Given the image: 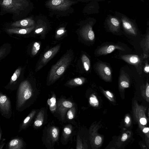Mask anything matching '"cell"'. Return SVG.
Masks as SVG:
<instances>
[{
  "mask_svg": "<svg viewBox=\"0 0 149 149\" xmlns=\"http://www.w3.org/2000/svg\"><path fill=\"white\" fill-rule=\"evenodd\" d=\"M11 48V45L8 43H4L0 47V61L9 54Z\"/></svg>",
  "mask_w": 149,
  "mask_h": 149,
  "instance_id": "cell-13",
  "label": "cell"
},
{
  "mask_svg": "<svg viewBox=\"0 0 149 149\" xmlns=\"http://www.w3.org/2000/svg\"><path fill=\"white\" fill-rule=\"evenodd\" d=\"M84 81V78L78 77L71 80L69 83L71 84L81 85L83 84Z\"/></svg>",
  "mask_w": 149,
  "mask_h": 149,
  "instance_id": "cell-18",
  "label": "cell"
},
{
  "mask_svg": "<svg viewBox=\"0 0 149 149\" xmlns=\"http://www.w3.org/2000/svg\"><path fill=\"white\" fill-rule=\"evenodd\" d=\"M120 84L121 86L128 88L129 86L128 76L125 73H122L120 77Z\"/></svg>",
  "mask_w": 149,
  "mask_h": 149,
  "instance_id": "cell-15",
  "label": "cell"
},
{
  "mask_svg": "<svg viewBox=\"0 0 149 149\" xmlns=\"http://www.w3.org/2000/svg\"><path fill=\"white\" fill-rule=\"evenodd\" d=\"M40 48V45L39 43L35 42L33 44L31 50V53L32 55H36L39 51Z\"/></svg>",
  "mask_w": 149,
  "mask_h": 149,
  "instance_id": "cell-19",
  "label": "cell"
},
{
  "mask_svg": "<svg viewBox=\"0 0 149 149\" xmlns=\"http://www.w3.org/2000/svg\"><path fill=\"white\" fill-rule=\"evenodd\" d=\"M130 120L128 116H126L125 118V122L127 123H128Z\"/></svg>",
  "mask_w": 149,
  "mask_h": 149,
  "instance_id": "cell-39",
  "label": "cell"
},
{
  "mask_svg": "<svg viewBox=\"0 0 149 149\" xmlns=\"http://www.w3.org/2000/svg\"><path fill=\"white\" fill-rule=\"evenodd\" d=\"M43 30L42 28H39L35 30V32L36 33H41Z\"/></svg>",
  "mask_w": 149,
  "mask_h": 149,
  "instance_id": "cell-35",
  "label": "cell"
},
{
  "mask_svg": "<svg viewBox=\"0 0 149 149\" xmlns=\"http://www.w3.org/2000/svg\"><path fill=\"white\" fill-rule=\"evenodd\" d=\"M60 47V44H58L51 48L44 54L37 66V71L45 65L54 57L59 50Z\"/></svg>",
  "mask_w": 149,
  "mask_h": 149,
  "instance_id": "cell-8",
  "label": "cell"
},
{
  "mask_svg": "<svg viewBox=\"0 0 149 149\" xmlns=\"http://www.w3.org/2000/svg\"><path fill=\"white\" fill-rule=\"evenodd\" d=\"M86 24L82 28L80 31L81 37L88 41L93 40L95 37V34L93 30L92 27L96 22L95 18H91Z\"/></svg>",
  "mask_w": 149,
  "mask_h": 149,
  "instance_id": "cell-5",
  "label": "cell"
},
{
  "mask_svg": "<svg viewBox=\"0 0 149 149\" xmlns=\"http://www.w3.org/2000/svg\"><path fill=\"white\" fill-rule=\"evenodd\" d=\"M5 140V139H3V140L1 141L0 143V149H3L4 145L5 144V143L3 142V141Z\"/></svg>",
  "mask_w": 149,
  "mask_h": 149,
  "instance_id": "cell-31",
  "label": "cell"
},
{
  "mask_svg": "<svg viewBox=\"0 0 149 149\" xmlns=\"http://www.w3.org/2000/svg\"><path fill=\"white\" fill-rule=\"evenodd\" d=\"M52 134L54 138H56L57 136L58 132L57 129L55 128L53 129L52 131Z\"/></svg>",
  "mask_w": 149,
  "mask_h": 149,
  "instance_id": "cell-23",
  "label": "cell"
},
{
  "mask_svg": "<svg viewBox=\"0 0 149 149\" xmlns=\"http://www.w3.org/2000/svg\"><path fill=\"white\" fill-rule=\"evenodd\" d=\"M62 104L64 107L68 108H71L72 106L71 103L69 101H64L63 102Z\"/></svg>",
  "mask_w": 149,
  "mask_h": 149,
  "instance_id": "cell-20",
  "label": "cell"
},
{
  "mask_svg": "<svg viewBox=\"0 0 149 149\" xmlns=\"http://www.w3.org/2000/svg\"><path fill=\"white\" fill-rule=\"evenodd\" d=\"M140 122L141 124L143 125H145L147 123V121L146 119L143 118L140 119Z\"/></svg>",
  "mask_w": 149,
  "mask_h": 149,
  "instance_id": "cell-28",
  "label": "cell"
},
{
  "mask_svg": "<svg viewBox=\"0 0 149 149\" xmlns=\"http://www.w3.org/2000/svg\"><path fill=\"white\" fill-rule=\"evenodd\" d=\"M22 72V68L21 67L19 66L13 73L9 83L4 87L5 88L10 91L17 90L20 84L22 81L20 77Z\"/></svg>",
  "mask_w": 149,
  "mask_h": 149,
  "instance_id": "cell-6",
  "label": "cell"
},
{
  "mask_svg": "<svg viewBox=\"0 0 149 149\" xmlns=\"http://www.w3.org/2000/svg\"><path fill=\"white\" fill-rule=\"evenodd\" d=\"M12 2V0H3V4L4 5L7 6L10 5Z\"/></svg>",
  "mask_w": 149,
  "mask_h": 149,
  "instance_id": "cell-24",
  "label": "cell"
},
{
  "mask_svg": "<svg viewBox=\"0 0 149 149\" xmlns=\"http://www.w3.org/2000/svg\"><path fill=\"white\" fill-rule=\"evenodd\" d=\"M104 24L109 30L113 33H118L120 30L121 22L116 16L108 15L104 21Z\"/></svg>",
  "mask_w": 149,
  "mask_h": 149,
  "instance_id": "cell-7",
  "label": "cell"
},
{
  "mask_svg": "<svg viewBox=\"0 0 149 149\" xmlns=\"http://www.w3.org/2000/svg\"><path fill=\"white\" fill-rule=\"evenodd\" d=\"M29 22L26 20H22L20 23L21 26H26L28 25Z\"/></svg>",
  "mask_w": 149,
  "mask_h": 149,
  "instance_id": "cell-22",
  "label": "cell"
},
{
  "mask_svg": "<svg viewBox=\"0 0 149 149\" xmlns=\"http://www.w3.org/2000/svg\"><path fill=\"white\" fill-rule=\"evenodd\" d=\"M114 13L120 20L123 29L125 32L132 35H137L138 30L135 21L119 12L115 11Z\"/></svg>",
  "mask_w": 149,
  "mask_h": 149,
  "instance_id": "cell-3",
  "label": "cell"
},
{
  "mask_svg": "<svg viewBox=\"0 0 149 149\" xmlns=\"http://www.w3.org/2000/svg\"><path fill=\"white\" fill-rule=\"evenodd\" d=\"M116 49L124 50L122 47L117 45H109L104 46L100 48L97 51V53L99 55H106L112 52Z\"/></svg>",
  "mask_w": 149,
  "mask_h": 149,
  "instance_id": "cell-12",
  "label": "cell"
},
{
  "mask_svg": "<svg viewBox=\"0 0 149 149\" xmlns=\"http://www.w3.org/2000/svg\"><path fill=\"white\" fill-rule=\"evenodd\" d=\"M0 113L5 118L9 119L12 115L11 102L6 94L0 92Z\"/></svg>",
  "mask_w": 149,
  "mask_h": 149,
  "instance_id": "cell-4",
  "label": "cell"
},
{
  "mask_svg": "<svg viewBox=\"0 0 149 149\" xmlns=\"http://www.w3.org/2000/svg\"><path fill=\"white\" fill-rule=\"evenodd\" d=\"M64 131L66 134H70L71 132V130L68 128H64Z\"/></svg>",
  "mask_w": 149,
  "mask_h": 149,
  "instance_id": "cell-30",
  "label": "cell"
},
{
  "mask_svg": "<svg viewBox=\"0 0 149 149\" xmlns=\"http://www.w3.org/2000/svg\"><path fill=\"white\" fill-rule=\"evenodd\" d=\"M32 89L30 82L22 81L17 89L15 108L18 112H21L27 107L28 101L32 95Z\"/></svg>",
  "mask_w": 149,
  "mask_h": 149,
  "instance_id": "cell-1",
  "label": "cell"
},
{
  "mask_svg": "<svg viewBox=\"0 0 149 149\" xmlns=\"http://www.w3.org/2000/svg\"><path fill=\"white\" fill-rule=\"evenodd\" d=\"M69 0H52L49 2V6L52 9L57 10L66 9L72 4Z\"/></svg>",
  "mask_w": 149,
  "mask_h": 149,
  "instance_id": "cell-9",
  "label": "cell"
},
{
  "mask_svg": "<svg viewBox=\"0 0 149 149\" xmlns=\"http://www.w3.org/2000/svg\"><path fill=\"white\" fill-rule=\"evenodd\" d=\"M127 138V135L125 133H124L123 135L121 140L122 141H124L126 140Z\"/></svg>",
  "mask_w": 149,
  "mask_h": 149,
  "instance_id": "cell-32",
  "label": "cell"
},
{
  "mask_svg": "<svg viewBox=\"0 0 149 149\" xmlns=\"http://www.w3.org/2000/svg\"><path fill=\"white\" fill-rule=\"evenodd\" d=\"M2 135V132L0 125V141Z\"/></svg>",
  "mask_w": 149,
  "mask_h": 149,
  "instance_id": "cell-40",
  "label": "cell"
},
{
  "mask_svg": "<svg viewBox=\"0 0 149 149\" xmlns=\"http://www.w3.org/2000/svg\"><path fill=\"white\" fill-rule=\"evenodd\" d=\"M85 70L88 71L90 67V61L88 57L85 54H83L81 58Z\"/></svg>",
  "mask_w": 149,
  "mask_h": 149,
  "instance_id": "cell-16",
  "label": "cell"
},
{
  "mask_svg": "<svg viewBox=\"0 0 149 149\" xmlns=\"http://www.w3.org/2000/svg\"><path fill=\"white\" fill-rule=\"evenodd\" d=\"M64 32V31L63 29L58 30L56 32V34L57 36H61Z\"/></svg>",
  "mask_w": 149,
  "mask_h": 149,
  "instance_id": "cell-26",
  "label": "cell"
},
{
  "mask_svg": "<svg viewBox=\"0 0 149 149\" xmlns=\"http://www.w3.org/2000/svg\"><path fill=\"white\" fill-rule=\"evenodd\" d=\"M146 96L149 97V86L148 85L147 87L146 90Z\"/></svg>",
  "mask_w": 149,
  "mask_h": 149,
  "instance_id": "cell-36",
  "label": "cell"
},
{
  "mask_svg": "<svg viewBox=\"0 0 149 149\" xmlns=\"http://www.w3.org/2000/svg\"><path fill=\"white\" fill-rule=\"evenodd\" d=\"M85 1H96L98 2L100 1H102L105 0H83Z\"/></svg>",
  "mask_w": 149,
  "mask_h": 149,
  "instance_id": "cell-38",
  "label": "cell"
},
{
  "mask_svg": "<svg viewBox=\"0 0 149 149\" xmlns=\"http://www.w3.org/2000/svg\"><path fill=\"white\" fill-rule=\"evenodd\" d=\"M73 55L71 52H67L51 68L48 76L49 81H55L64 73L72 60Z\"/></svg>",
  "mask_w": 149,
  "mask_h": 149,
  "instance_id": "cell-2",
  "label": "cell"
},
{
  "mask_svg": "<svg viewBox=\"0 0 149 149\" xmlns=\"http://www.w3.org/2000/svg\"><path fill=\"white\" fill-rule=\"evenodd\" d=\"M42 124V122L40 120H36L34 122V124L36 126H40Z\"/></svg>",
  "mask_w": 149,
  "mask_h": 149,
  "instance_id": "cell-25",
  "label": "cell"
},
{
  "mask_svg": "<svg viewBox=\"0 0 149 149\" xmlns=\"http://www.w3.org/2000/svg\"><path fill=\"white\" fill-rule=\"evenodd\" d=\"M149 129L148 127L145 128L143 130V132L144 133H146L148 132Z\"/></svg>",
  "mask_w": 149,
  "mask_h": 149,
  "instance_id": "cell-37",
  "label": "cell"
},
{
  "mask_svg": "<svg viewBox=\"0 0 149 149\" xmlns=\"http://www.w3.org/2000/svg\"><path fill=\"white\" fill-rule=\"evenodd\" d=\"M121 58L128 63L135 65L139 62L140 58L136 55H125L121 56Z\"/></svg>",
  "mask_w": 149,
  "mask_h": 149,
  "instance_id": "cell-14",
  "label": "cell"
},
{
  "mask_svg": "<svg viewBox=\"0 0 149 149\" xmlns=\"http://www.w3.org/2000/svg\"><path fill=\"white\" fill-rule=\"evenodd\" d=\"M102 139L101 137L99 136H96L95 139V143L97 145L100 144L102 142Z\"/></svg>",
  "mask_w": 149,
  "mask_h": 149,
  "instance_id": "cell-21",
  "label": "cell"
},
{
  "mask_svg": "<svg viewBox=\"0 0 149 149\" xmlns=\"http://www.w3.org/2000/svg\"><path fill=\"white\" fill-rule=\"evenodd\" d=\"M25 143L22 137L17 136L11 138L6 146L7 149H23Z\"/></svg>",
  "mask_w": 149,
  "mask_h": 149,
  "instance_id": "cell-10",
  "label": "cell"
},
{
  "mask_svg": "<svg viewBox=\"0 0 149 149\" xmlns=\"http://www.w3.org/2000/svg\"><path fill=\"white\" fill-rule=\"evenodd\" d=\"M50 101L51 102V106H54L56 104V99L54 97H52L50 100Z\"/></svg>",
  "mask_w": 149,
  "mask_h": 149,
  "instance_id": "cell-29",
  "label": "cell"
},
{
  "mask_svg": "<svg viewBox=\"0 0 149 149\" xmlns=\"http://www.w3.org/2000/svg\"><path fill=\"white\" fill-rule=\"evenodd\" d=\"M33 28V27L27 29H21L18 30L10 29L8 30L9 33H15L24 34L29 33Z\"/></svg>",
  "mask_w": 149,
  "mask_h": 149,
  "instance_id": "cell-17",
  "label": "cell"
},
{
  "mask_svg": "<svg viewBox=\"0 0 149 149\" xmlns=\"http://www.w3.org/2000/svg\"><path fill=\"white\" fill-rule=\"evenodd\" d=\"M144 70L147 73H148L149 72V66L148 64L146 65L144 68Z\"/></svg>",
  "mask_w": 149,
  "mask_h": 149,
  "instance_id": "cell-33",
  "label": "cell"
},
{
  "mask_svg": "<svg viewBox=\"0 0 149 149\" xmlns=\"http://www.w3.org/2000/svg\"><path fill=\"white\" fill-rule=\"evenodd\" d=\"M140 0V1L142 2L143 3H145V1H144V0Z\"/></svg>",
  "mask_w": 149,
  "mask_h": 149,
  "instance_id": "cell-42",
  "label": "cell"
},
{
  "mask_svg": "<svg viewBox=\"0 0 149 149\" xmlns=\"http://www.w3.org/2000/svg\"><path fill=\"white\" fill-rule=\"evenodd\" d=\"M106 93L107 94L108 96H109V97H112V96L111 94L109 91H107V92H106Z\"/></svg>",
  "mask_w": 149,
  "mask_h": 149,
  "instance_id": "cell-41",
  "label": "cell"
},
{
  "mask_svg": "<svg viewBox=\"0 0 149 149\" xmlns=\"http://www.w3.org/2000/svg\"><path fill=\"white\" fill-rule=\"evenodd\" d=\"M97 70L101 77L105 80L109 81L111 78V73L109 68L104 63L97 65Z\"/></svg>",
  "mask_w": 149,
  "mask_h": 149,
  "instance_id": "cell-11",
  "label": "cell"
},
{
  "mask_svg": "<svg viewBox=\"0 0 149 149\" xmlns=\"http://www.w3.org/2000/svg\"><path fill=\"white\" fill-rule=\"evenodd\" d=\"M91 102L93 103H96L97 101L96 98L91 97L90 98Z\"/></svg>",
  "mask_w": 149,
  "mask_h": 149,
  "instance_id": "cell-34",
  "label": "cell"
},
{
  "mask_svg": "<svg viewBox=\"0 0 149 149\" xmlns=\"http://www.w3.org/2000/svg\"><path fill=\"white\" fill-rule=\"evenodd\" d=\"M67 115L69 119H72L73 118V115L72 112L70 111H69L67 113Z\"/></svg>",
  "mask_w": 149,
  "mask_h": 149,
  "instance_id": "cell-27",
  "label": "cell"
}]
</instances>
